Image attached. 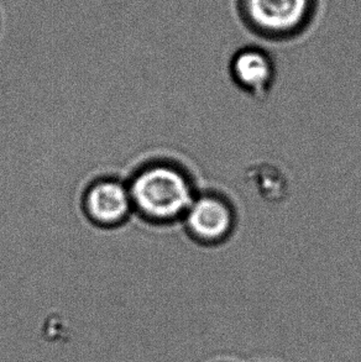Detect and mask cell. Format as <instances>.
I'll list each match as a JSON object with an SVG mask.
<instances>
[{"label":"cell","mask_w":361,"mask_h":362,"mask_svg":"<svg viewBox=\"0 0 361 362\" xmlns=\"http://www.w3.org/2000/svg\"><path fill=\"white\" fill-rule=\"evenodd\" d=\"M127 187L134 211L157 224L182 221L202 189L193 166L176 160L147 163L130 178Z\"/></svg>","instance_id":"cell-1"},{"label":"cell","mask_w":361,"mask_h":362,"mask_svg":"<svg viewBox=\"0 0 361 362\" xmlns=\"http://www.w3.org/2000/svg\"><path fill=\"white\" fill-rule=\"evenodd\" d=\"M238 223L234 202L217 189H200L182 219L185 235L198 247L225 244L234 235Z\"/></svg>","instance_id":"cell-2"},{"label":"cell","mask_w":361,"mask_h":362,"mask_svg":"<svg viewBox=\"0 0 361 362\" xmlns=\"http://www.w3.org/2000/svg\"><path fill=\"white\" fill-rule=\"evenodd\" d=\"M313 0H240L245 23L256 34L273 40L299 34L313 15Z\"/></svg>","instance_id":"cell-3"},{"label":"cell","mask_w":361,"mask_h":362,"mask_svg":"<svg viewBox=\"0 0 361 362\" xmlns=\"http://www.w3.org/2000/svg\"><path fill=\"white\" fill-rule=\"evenodd\" d=\"M84 206L89 219L101 226H119L134 211L127 182L114 177L93 182L84 193Z\"/></svg>","instance_id":"cell-4"},{"label":"cell","mask_w":361,"mask_h":362,"mask_svg":"<svg viewBox=\"0 0 361 362\" xmlns=\"http://www.w3.org/2000/svg\"><path fill=\"white\" fill-rule=\"evenodd\" d=\"M229 74L236 88L251 98L264 100L275 86L276 66L265 49L245 47L233 56Z\"/></svg>","instance_id":"cell-5"},{"label":"cell","mask_w":361,"mask_h":362,"mask_svg":"<svg viewBox=\"0 0 361 362\" xmlns=\"http://www.w3.org/2000/svg\"><path fill=\"white\" fill-rule=\"evenodd\" d=\"M276 170L277 168L263 165V166L258 167L256 170L253 171V178H254L253 181H254L255 186L258 188L260 194L266 199H271V201L281 199L285 196V191H286V181H285L286 178H285V176L280 177L275 181H270Z\"/></svg>","instance_id":"cell-6"},{"label":"cell","mask_w":361,"mask_h":362,"mask_svg":"<svg viewBox=\"0 0 361 362\" xmlns=\"http://www.w3.org/2000/svg\"><path fill=\"white\" fill-rule=\"evenodd\" d=\"M3 31V21H1V15H0V34Z\"/></svg>","instance_id":"cell-7"}]
</instances>
